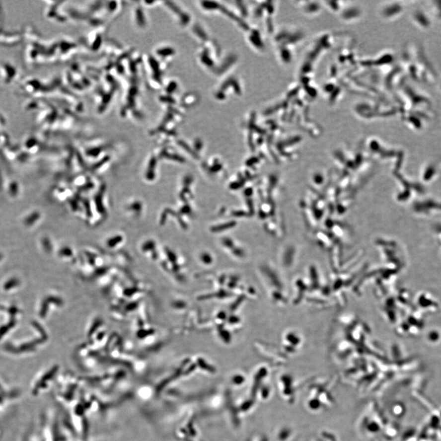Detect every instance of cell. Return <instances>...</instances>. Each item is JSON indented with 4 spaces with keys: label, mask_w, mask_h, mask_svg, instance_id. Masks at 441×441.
<instances>
[{
    "label": "cell",
    "mask_w": 441,
    "mask_h": 441,
    "mask_svg": "<svg viewBox=\"0 0 441 441\" xmlns=\"http://www.w3.org/2000/svg\"><path fill=\"white\" fill-rule=\"evenodd\" d=\"M411 20L421 30L428 31L432 27L433 18L429 10L417 8L412 13Z\"/></svg>",
    "instance_id": "obj_1"
},
{
    "label": "cell",
    "mask_w": 441,
    "mask_h": 441,
    "mask_svg": "<svg viewBox=\"0 0 441 441\" xmlns=\"http://www.w3.org/2000/svg\"><path fill=\"white\" fill-rule=\"evenodd\" d=\"M429 11L433 19L441 22V1H430L428 4Z\"/></svg>",
    "instance_id": "obj_2"
}]
</instances>
